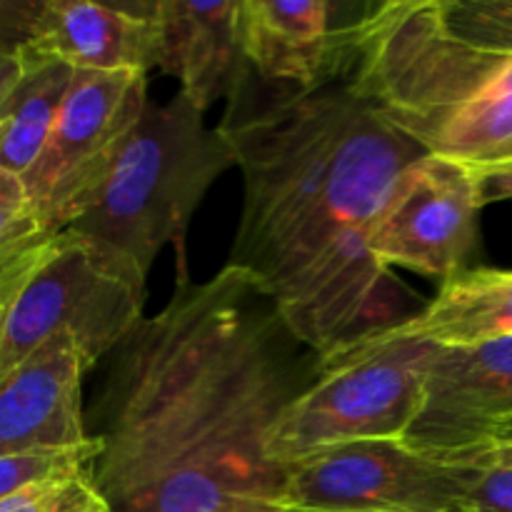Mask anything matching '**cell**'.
I'll use <instances>...</instances> for the list:
<instances>
[{
	"label": "cell",
	"instance_id": "6da1fadb",
	"mask_svg": "<svg viewBox=\"0 0 512 512\" xmlns=\"http://www.w3.org/2000/svg\"><path fill=\"white\" fill-rule=\"evenodd\" d=\"M105 360L90 435L110 512H285L268 443L320 355L253 275L178 283Z\"/></svg>",
	"mask_w": 512,
	"mask_h": 512
},
{
	"label": "cell",
	"instance_id": "d6986e66",
	"mask_svg": "<svg viewBox=\"0 0 512 512\" xmlns=\"http://www.w3.org/2000/svg\"><path fill=\"white\" fill-rule=\"evenodd\" d=\"M98 455H100V443L95 438L93 443L85 445V448L3 455V458H0V500L10 498L13 493L23 490L25 485L38 483V480L43 478H50V475L93 468Z\"/></svg>",
	"mask_w": 512,
	"mask_h": 512
},
{
	"label": "cell",
	"instance_id": "9a60e30c",
	"mask_svg": "<svg viewBox=\"0 0 512 512\" xmlns=\"http://www.w3.org/2000/svg\"><path fill=\"white\" fill-rule=\"evenodd\" d=\"M405 323L440 348L512 340V270H460L443 280L438 295Z\"/></svg>",
	"mask_w": 512,
	"mask_h": 512
},
{
	"label": "cell",
	"instance_id": "484cf974",
	"mask_svg": "<svg viewBox=\"0 0 512 512\" xmlns=\"http://www.w3.org/2000/svg\"><path fill=\"white\" fill-rule=\"evenodd\" d=\"M285 512H325V510H285ZM360 512H390V510H360Z\"/></svg>",
	"mask_w": 512,
	"mask_h": 512
},
{
	"label": "cell",
	"instance_id": "8992f818",
	"mask_svg": "<svg viewBox=\"0 0 512 512\" xmlns=\"http://www.w3.org/2000/svg\"><path fill=\"white\" fill-rule=\"evenodd\" d=\"M488 453L443 455L403 440H358L288 465L285 510L458 512Z\"/></svg>",
	"mask_w": 512,
	"mask_h": 512
},
{
	"label": "cell",
	"instance_id": "ffe728a7",
	"mask_svg": "<svg viewBox=\"0 0 512 512\" xmlns=\"http://www.w3.org/2000/svg\"><path fill=\"white\" fill-rule=\"evenodd\" d=\"M55 245H58V233H40L0 253V340L15 300L20 298L30 278L43 268Z\"/></svg>",
	"mask_w": 512,
	"mask_h": 512
},
{
	"label": "cell",
	"instance_id": "e0dca14e",
	"mask_svg": "<svg viewBox=\"0 0 512 512\" xmlns=\"http://www.w3.org/2000/svg\"><path fill=\"white\" fill-rule=\"evenodd\" d=\"M450 38L475 50L512 55V0H433Z\"/></svg>",
	"mask_w": 512,
	"mask_h": 512
},
{
	"label": "cell",
	"instance_id": "9c48e42d",
	"mask_svg": "<svg viewBox=\"0 0 512 512\" xmlns=\"http://www.w3.org/2000/svg\"><path fill=\"white\" fill-rule=\"evenodd\" d=\"M480 210L473 168L425 153L398 178L370 235V253L385 270L448 280L465 270L478 243Z\"/></svg>",
	"mask_w": 512,
	"mask_h": 512
},
{
	"label": "cell",
	"instance_id": "5bb4252c",
	"mask_svg": "<svg viewBox=\"0 0 512 512\" xmlns=\"http://www.w3.org/2000/svg\"><path fill=\"white\" fill-rule=\"evenodd\" d=\"M240 48L265 83L315 88L338 73V28L328 0H240Z\"/></svg>",
	"mask_w": 512,
	"mask_h": 512
},
{
	"label": "cell",
	"instance_id": "2e32d148",
	"mask_svg": "<svg viewBox=\"0 0 512 512\" xmlns=\"http://www.w3.org/2000/svg\"><path fill=\"white\" fill-rule=\"evenodd\" d=\"M18 53L25 70L0 108V123L5 125V135L0 140V170L23 178L53 133L55 120L73 85L75 68L60 60L43 58L25 45H20Z\"/></svg>",
	"mask_w": 512,
	"mask_h": 512
},
{
	"label": "cell",
	"instance_id": "7c38bea8",
	"mask_svg": "<svg viewBox=\"0 0 512 512\" xmlns=\"http://www.w3.org/2000/svg\"><path fill=\"white\" fill-rule=\"evenodd\" d=\"M25 48L75 70H138L158 65V23L153 3H35Z\"/></svg>",
	"mask_w": 512,
	"mask_h": 512
},
{
	"label": "cell",
	"instance_id": "52a82bcc",
	"mask_svg": "<svg viewBox=\"0 0 512 512\" xmlns=\"http://www.w3.org/2000/svg\"><path fill=\"white\" fill-rule=\"evenodd\" d=\"M145 288L115 270L73 233L30 278L8 315L0 340V375L23 363L48 340L70 333L93 368L145 318Z\"/></svg>",
	"mask_w": 512,
	"mask_h": 512
},
{
	"label": "cell",
	"instance_id": "8fae6325",
	"mask_svg": "<svg viewBox=\"0 0 512 512\" xmlns=\"http://www.w3.org/2000/svg\"><path fill=\"white\" fill-rule=\"evenodd\" d=\"M88 370L78 340L63 333L0 375V458L93 443L83 415Z\"/></svg>",
	"mask_w": 512,
	"mask_h": 512
},
{
	"label": "cell",
	"instance_id": "5b68a950",
	"mask_svg": "<svg viewBox=\"0 0 512 512\" xmlns=\"http://www.w3.org/2000/svg\"><path fill=\"white\" fill-rule=\"evenodd\" d=\"M433 348L403 320L320 358L318 380L270 435V460L288 468L335 445L403 440L418 413Z\"/></svg>",
	"mask_w": 512,
	"mask_h": 512
},
{
	"label": "cell",
	"instance_id": "ba28073f",
	"mask_svg": "<svg viewBox=\"0 0 512 512\" xmlns=\"http://www.w3.org/2000/svg\"><path fill=\"white\" fill-rule=\"evenodd\" d=\"M148 73L75 70L63 110L25 190L45 233H63L85 213L148 108Z\"/></svg>",
	"mask_w": 512,
	"mask_h": 512
},
{
	"label": "cell",
	"instance_id": "30bf717a",
	"mask_svg": "<svg viewBox=\"0 0 512 512\" xmlns=\"http://www.w3.org/2000/svg\"><path fill=\"white\" fill-rule=\"evenodd\" d=\"M512 438V340L440 348L425 368L403 443L425 453H488Z\"/></svg>",
	"mask_w": 512,
	"mask_h": 512
},
{
	"label": "cell",
	"instance_id": "277c9868",
	"mask_svg": "<svg viewBox=\"0 0 512 512\" xmlns=\"http://www.w3.org/2000/svg\"><path fill=\"white\" fill-rule=\"evenodd\" d=\"M233 165L223 130L208 128L183 93L165 105L148 103L103 188L65 233L78 235L143 288L160 250L173 245L183 263L178 283H188V225L205 193Z\"/></svg>",
	"mask_w": 512,
	"mask_h": 512
},
{
	"label": "cell",
	"instance_id": "603a6c76",
	"mask_svg": "<svg viewBox=\"0 0 512 512\" xmlns=\"http://www.w3.org/2000/svg\"><path fill=\"white\" fill-rule=\"evenodd\" d=\"M473 175L483 208L485 205L503 203V200H512V160L473 168Z\"/></svg>",
	"mask_w": 512,
	"mask_h": 512
},
{
	"label": "cell",
	"instance_id": "4316f807",
	"mask_svg": "<svg viewBox=\"0 0 512 512\" xmlns=\"http://www.w3.org/2000/svg\"><path fill=\"white\" fill-rule=\"evenodd\" d=\"M3 135H5V125L0 123V140H3Z\"/></svg>",
	"mask_w": 512,
	"mask_h": 512
},
{
	"label": "cell",
	"instance_id": "3957f363",
	"mask_svg": "<svg viewBox=\"0 0 512 512\" xmlns=\"http://www.w3.org/2000/svg\"><path fill=\"white\" fill-rule=\"evenodd\" d=\"M338 75L428 155L512 160V55L450 38L433 0H388L340 25Z\"/></svg>",
	"mask_w": 512,
	"mask_h": 512
},
{
	"label": "cell",
	"instance_id": "4fadbf2b",
	"mask_svg": "<svg viewBox=\"0 0 512 512\" xmlns=\"http://www.w3.org/2000/svg\"><path fill=\"white\" fill-rule=\"evenodd\" d=\"M240 0H155L158 68L180 80V90L200 113L230 98L250 73L240 48Z\"/></svg>",
	"mask_w": 512,
	"mask_h": 512
},
{
	"label": "cell",
	"instance_id": "44dd1931",
	"mask_svg": "<svg viewBox=\"0 0 512 512\" xmlns=\"http://www.w3.org/2000/svg\"><path fill=\"white\" fill-rule=\"evenodd\" d=\"M45 233L28 198L23 178L0 170V253Z\"/></svg>",
	"mask_w": 512,
	"mask_h": 512
},
{
	"label": "cell",
	"instance_id": "7402d4cb",
	"mask_svg": "<svg viewBox=\"0 0 512 512\" xmlns=\"http://www.w3.org/2000/svg\"><path fill=\"white\" fill-rule=\"evenodd\" d=\"M458 512H512V468L483 465L465 490Z\"/></svg>",
	"mask_w": 512,
	"mask_h": 512
},
{
	"label": "cell",
	"instance_id": "7a4b0ae2",
	"mask_svg": "<svg viewBox=\"0 0 512 512\" xmlns=\"http://www.w3.org/2000/svg\"><path fill=\"white\" fill-rule=\"evenodd\" d=\"M218 128L245 180L228 265L268 290L290 330L325 358L408 320L370 235L425 150L338 73L293 88L250 70Z\"/></svg>",
	"mask_w": 512,
	"mask_h": 512
},
{
	"label": "cell",
	"instance_id": "ac0fdd59",
	"mask_svg": "<svg viewBox=\"0 0 512 512\" xmlns=\"http://www.w3.org/2000/svg\"><path fill=\"white\" fill-rule=\"evenodd\" d=\"M0 512H110L93 468L50 475L0 500Z\"/></svg>",
	"mask_w": 512,
	"mask_h": 512
},
{
	"label": "cell",
	"instance_id": "d4e9b609",
	"mask_svg": "<svg viewBox=\"0 0 512 512\" xmlns=\"http://www.w3.org/2000/svg\"><path fill=\"white\" fill-rule=\"evenodd\" d=\"M490 463L500 465V468H512V438L490 450Z\"/></svg>",
	"mask_w": 512,
	"mask_h": 512
},
{
	"label": "cell",
	"instance_id": "cb8c5ba5",
	"mask_svg": "<svg viewBox=\"0 0 512 512\" xmlns=\"http://www.w3.org/2000/svg\"><path fill=\"white\" fill-rule=\"evenodd\" d=\"M23 58L18 50H0V108L23 78Z\"/></svg>",
	"mask_w": 512,
	"mask_h": 512
}]
</instances>
